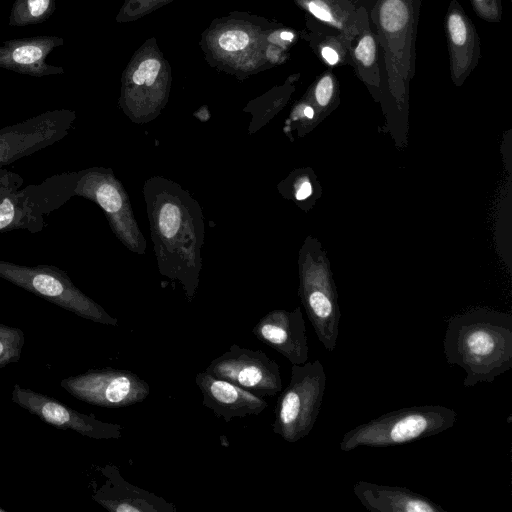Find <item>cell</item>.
Returning <instances> with one entry per match:
<instances>
[{"label": "cell", "instance_id": "6da1fadb", "mask_svg": "<svg viewBox=\"0 0 512 512\" xmlns=\"http://www.w3.org/2000/svg\"><path fill=\"white\" fill-rule=\"evenodd\" d=\"M299 38V31L283 23L231 11L212 20L199 46L211 67L243 79L284 64Z\"/></svg>", "mask_w": 512, "mask_h": 512}, {"label": "cell", "instance_id": "7a4b0ae2", "mask_svg": "<svg viewBox=\"0 0 512 512\" xmlns=\"http://www.w3.org/2000/svg\"><path fill=\"white\" fill-rule=\"evenodd\" d=\"M443 349L446 361L466 374L463 386L493 383L512 367V317L479 309L449 320Z\"/></svg>", "mask_w": 512, "mask_h": 512}, {"label": "cell", "instance_id": "3957f363", "mask_svg": "<svg viewBox=\"0 0 512 512\" xmlns=\"http://www.w3.org/2000/svg\"><path fill=\"white\" fill-rule=\"evenodd\" d=\"M366 11L379 46L381 86L406 94L416 71V42L423 0H357Z\"/></svg>", "mask_w": 512, "mask_h": 512}, {"label": "cell", "instance_id": "277c9868", "mask_svg": "<svg viewBox=\"0 0 512 512\" xmlns=\"http://www.w3.org/2000/svg\"><path fill=\"white\" fill-rule=\"evenodd\" d=\"M457 412L442 405L412 406L380 415L344 434L340 450L388 448L437 435L453 427Z\"/></svg>", "mask_w": 512, "mask_h": 512}, {"label": "cell", "instance_id": "5b68a950", "mask_svg": "<svg viewBox=\"0 0 512 512\" xmlns=\"http://www.w3.org/2000/svg\"><path fill=\"white\" fill-rule=\"evenodd\" d=\"M327 376L320 360L292 365L289 384L278 397L272 430L295 443L313 429L326 389Z\"/></svg>", "mask_w": 512, "mask_h": 512}, {"label": "cell", "instance_id": "8992f818", "mask_svg": "<svg viewBox=\"0 0 512 512\" xmlns=\"http://www.w3.org/2000/svg\"><path fill=\"white\" fill-rule=\"evenodd\" d=\"M0 278L84 319L109 326L118 324L116 318L80 291L57 266H27L0 259Z\"/></svg>", "mask_w": 512, "mask_h": 512}, {"label": "cell", "instance_id": "52a82bcc", "mask_svg": "<svg viewBox=\"0 0 512 512\" xmlns=\"http://www.w3.org/2000/svg\"><path fill=\"white\" fill-rule=\"evenodd\" d=\"M60 386L85 403L103 408H123L144 401L150 385L139 375L112 367L94 368L69 376Z\"/></svg>", "mask_w": 512, "mask_h": 512}, {"label": "cell", "instance_id": "ba28073f", "mask_svg": "<svg viewBox=\"0 0 512 512\" xmlns=\"http://www.w3.org/2000/svg\"><path fill=\"white\" fill-rule=\"evenodd\" d=\"M172 82V68L150 37L133 53L122 73V101L129 107L159 105L166 98Z\"/></svg>", "mask_w": 512, "mask_h": 512}, {"label": "cell", "instance_id": "9c48e42d", "mask_svg": "<svg viewBox=\"0 0 512 512\" xmlns=\"http://www.w3.org/2000/svg\"><path fill=\"white\" fill-rule=\"evenodd\" d=\"M204 371L260 397L275 396L282 390L277 362L261 350L242 348L237 344L213 359Z\"/></svg>", "mask_w": 512, "mask_h": 512}, {"label": "cell", "instance_id": "30bf717a", "mask_svg": "<svg viewBox=\"0 0 512 512\" xmlns=\"http://www.w3.org/2000/svg\"><path fill=\"white\" fill-rule=\"evenodd\" d=\"M75 117L72 110L55 109L0 129V167L62 140Z\"/></svg>", "mask_w": 512, "mask_h": 512}, {"label": "cell", "instance_id": "8fae6325", "mask_svg": "<svg viewBox=\"0 0 512 512\" xmlns=\"http://www.w3.org/2000/svg\"><path fill=\"white\" fill-rule=\"evenodd\" d=\"M11 400L43 422L62 430H72L96 440L119 439L123 427L117 423L103 422L93 414L81 413L42 392L14 384Z\"/></svg>", "mask_w": 512, "mask_h": 512}, {"label": "cell", "instance_id": "7c38bea8", "mask_svg": "<svg viewBox=\"0 0 512 512\" xmlns=\"http://www.w3.org/2000/svg\"><path fill=\"white\" fill-rule=\"evenodd\" d=\"M23 183L18 173L0 167V233L13 230L38 233L45 227L34 185L22 188Z\"/></svg>", "mask_w": 512, "mask_h": 512}, {"label": "cell", "instance_id": "4fadbf2b", "mask_svg": "<svg viewBox=\"0 0 512 512\" xmlns=\"http://www.w3.org/2000/svg\"><path fill=\"white\" fill-rule=\"evenodd\" d=\"M449 69L455 85H461L478 65L481 42L474 23L458 0H450L444 17Z\"/></svg>", "mask_w": 512, "mask_h": 512}, {"label": "cell", "instance_id": "5bb4252c", "mask_svg": "<svg viewBox=\"0 0 512 512\" xmlns=\"http://www.w3.org/2000/svg\"><path fill=\"white\" fill-rule=\"evenodd\" d=\"M252 333L292 365H302L309 359L306 325L300 308L292 312L274 310L266 314L252 328Z\"/></svg>", "mask_w": 512, "mask_h": 512}, {"label": "cell", "instance_id": "9a60e30c", "mask_svg": "<svg viewBox=\"0 0 512 512\" xmlns=\"http://www.w3.org/2000/svg\"><path fill=\"white\" fill-rule=\"evenodd\" d=\"M195 383L202 394L203 406L225 422L259 415L268 407L263 397L205 371L196 374Z\"/></svg>", "mask_w": 512, "mask_h": 512}, {"label": "cell", "instance_id": "2e32d148", "mask_svg": "<svg viewBox=\"0 0 512 512\" xmlns=\"http://www.w3.org/2000/svg\"><path fill=\"white\" fill-rule=\"evenodd\" d=\"M104 483L92 494L93 500L111 512H176L173 503L125 480L111 464L100 467Z\"/></svg>", "mask_w": 512, "mask_h": 512}, {"label": "cell", "instance_id": "e0dca14e", "mask_svg": "<svg viewBox=\"0 0 512 512\" xmlns=\"http://www.w3.org/2000/svg\"><path fill=\"white\" fill-rule=\"evenodd\" d=\"M64 42L62 37L50 35L6 40L0 45V67L34 77L63 74L62 67L51 65L46 59Z\"/></svg>", "mask_w": 512, "mask_h": 512}, {"label": "cell", "instance_id": "ac0fdd59", "mask_svg": "<svg viewBox=\"0 0 512 512\" xmlns=\"http://www.w3.org/2000/svg\"><path fill=\"white\" fill-rule=\"evenodd\" d=\"M353 492L371 512H447L437 503L407 487L357 481Z\"/></svg>", "mask_w": 512, "mask_h": 512}, {"label": "cell", "instance_id": "d6986e66", "mask_svg": "<svg viewBox=\"0 0 512 512\" xmlns=\"http://www.w3.org/2000/svg\"><path fill=\"white\" fill-rule=\"evenodd\" d=\"M305 15L333 27L343 34L346 43L359 30L366 11L357 0H293Z\"/></svg>", "mask_w": 512, "mask_h": 512}, {"label": "cell", "instance_id": "ffe728a7", "mask_svg": "<svg viewBox=\"0 0 512 512\" xmlns=\"http://www.w3.org/2000/svg\"><path fill=\"white\" fill-rule=\"evenodd\" d=\"M350 66L357 77L376 93L382 89L379 46L367 14L361 20L355 37L347 43Z\"/></svg>", "mask_w": 512, "mask_h": 512}, {"label": "cell", "instance_id": "44dd1931", "mask_svg": "<svg viewBox=\"0 0 512 512\" xmlns=\"http://www.w3.org/2000/svg\"><path fill=\"white\" fill-rule=\"evenodd\" d=\"M305 28L300 38L305 40L317 58L328 68L350 66L346 39L341 32L305 15Z\"/></svg>", "mask_w": 512, "mask_h": 512}, {"label": "cell", "instance_id": "7402d4cb", "mask_svg": "<svg viewBox=\"0 0 512 512\" xmlns=\"http://www.w3.org/2000/svg\"><path fill=\"white\" fill-rule=\"evenodd\" d=\"M56 10V0H15L8 19L9 26L23 27L48 20Z\"/></svg>", "mask_w": 512, "mask_h": 512}, {"label": "cell", "instance_id": "603a6c76", "mask_svg": "<svg viewBox=\"0 0 512 512\" xmlns=\"http://www.w3.org/2000/svg\"><path fill=\"white\" fill-rule=\"evenodd\" d=\"M25 345V334L18 328L0 323V369L17 363Z\"/></svg>", "mask_w": 512, "mask_h": 512}, {"label": "cell", "instance_id": "cb8c5ba5", "mask_svg": "<svg viewBox=\"0 0 512 512\" xmlns=\"http://www.w3.org/2000/svg\"><path fill=\"white\" fill-rule=\"evenodd\" d=\"M174 0H124L115 20L119 24L143 18Z\"/></svg>", "mask_w": 512, "mask_h": 512}, {"label": "cell", "instance_id": "d4e9b609", "mask_svg": "<svg viewBox=\"0 0 512 512\" xmlns=\"http://www.w3.org/2000/svg\"><path fill=\"white\" fill-rule=\"evenodd\" d=\"M337 78L331 68L325 70L314 82L312 95L316 104L325 108L334 100L337 93Z\"/></svg>", "mask_w": 512, "mask_h": 512}, {"label": "cell", "instance_id": "484cf974", "mask_svg": "<svg viewBox=\"0 0 512 512\" xmlns=\"http://www.w3.org/2000/svg\"><path fill=\"white\" fill-rule=\"evenodd\" d=\"M180 209L178 206L167 203L165 204L159 215V228L161 233L167 237H173L180 226Z\"/></svg>", "mask_w": 512, "mask_h": 512}, {"label": "cell", "instance_id": "4316f807", "mask_svg": "<svg viewBox=\"0 0 512 512\" xmlns=\"http://www.w3.org/2000/svg\"><path fill=\"white\" fill-rule=\"evenodd\" d=\"M476 15L490 23H499L502 19L503 9L501 0H470Z\"/></svg>", "mask_w": 512, "mask_h": 512}, {"label": "cell", "instance_id": "83f0119b", "mask_svg": "<svg viewBox=\"0 0 512 512\" xmlns=\"http://www.w3.org/2000/svg\"><path fill=\"white\" fill-rule=\"evenodd\" d=\"M312 193V186L308 180H305L299 186L296 192V198L298 200H304Z\"/></svg>", "mask_w": 512, "mask_h": 512}, {"label": "cell", "instance_id": "f1b7e54d", "mask_svg": "<svg viewBox=\"0 0 512 512\" xmlns=\"http://www.w3.org/2000/svg\"><path fill=\"white\" fill-rule=\"evenodd\" d=\"M302 111H303V115L308 118V119H312L314 117V114H315V110L312 106L310 105H304L302 107Z\"/></svg>", "mask_w": 512, "mask_h": 512}, {"label": "cell", "instance_id": "f546056e", "mask_svg": "<svg viewBox=\"0 0 512 512\" xmlns=\"http://www.w3.org/2000/svg\"><path fill=\"white\" fill-rule=\"evenodd\" d=\"M0 512H6V510L0 507Z\"/></svg>", "mask_w": 512, "mask_h": 512}]
</instances>
